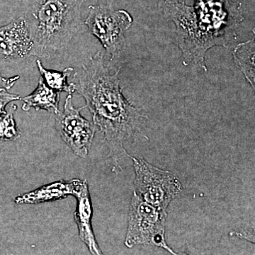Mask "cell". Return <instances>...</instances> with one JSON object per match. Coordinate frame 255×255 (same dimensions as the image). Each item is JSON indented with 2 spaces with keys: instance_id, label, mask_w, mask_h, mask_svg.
<instances>
[{
  "instance_id": "13",
  "label": "cell",
  "mask_w": 255,
  "mask_h": 255,
  "mask_svg": "<svg viewBox=\"0 0 255 255\" xmlns=\"http://www.w3.org/2000/svg\"><path fill=\"white\" fill-rule=\"evenodd\" d=\"M38 70L47 85L56 92H65L72 95L75 92L73 82H68V78L73 74L74 68L71 67L65 68L63 71L47 70L42 65L41 60H36Z\"/></svg>"
},
{
  "instance_id": "8",
  "label": "cell",
  "mask_w": 255,
  "mask_h": 255,
  "mask_svg": "<svg viewBox=\"0 0 255 255\" xmlns=\"http://www.w3.org/2000/svg\"><path fill=\"white\" fill-rule=\"evenodd\" d=\"M33 48L31 34L24 16L0 27V58L6 60L24 59Z\"/></svg>"
},
{
  "instance_id": "7",
  "label": "cell",
  "mask_w": 255,
  "mask_h": 255,
  "mask_svg": "<svg viewBox=\"0 0 255 255\" xmlns=\"http://www.w3.org/2000/svg\"><path fill=\"white\" fill-rule=\"evenodd\" d=\"M85 107L75 108L72 95H68L63 112L55 114V127L60 137L74 153L81 157L88 155L96 132L95 124L80 114Z\"/></svg>"
},
{
  "instance_id": "1",
  "label": "cell",
  "mask_w": 255,
  "mask_h": 255,
  "mask_svg": "<svg viewBox=\"0 0 255 255\" xmlns=\"http://www.w3.org/2000/svg\"><path fill=\"white\" fill-rule=\"evenodd\" d=\"M120 68L111 70L102 51L75 72L72 82L75 92L85 99L93 123L103 132L116 168L122 159H131L124 143L141 132L147 118L141 110L124 97L120 86Z\"/></svg>"
},
{
  "instance_id": "2",
  "label": "cell",
  "mask_w": 255,
  "mask_h": 255,
  "mask_svg": "<svg viewBox=\"0 0 255 255\" xmlns=\"http://www.w3.org/2000/svg\"><path fill=\"white\" fill-rule=\"evenodd\" d=\"M159 6L175 25L184 65L194 64L205 72L208 50L215 46L232 47L244 21L242 4L230 0H195L193 5L159 0Z\"/></svg>"
},
{
  "instance_id": "10",
  "label": "cell",
  "mask_w": 255,
  "mask_h": 255,
  "mask_svg": "<svg viewBox=\"0 0 255 255\" xmlns=\"http://www.w3.org/2000/svg\"><path fill=\"white\" fill-rule=\"evenodd\" d=\"M82 182L83 181L79 179H74L70 181L61 179L18 196L15 199V202L17 204L34 205L63 200L69 196L75 195L78 192Z\"/></svg>"
},
{
  "instance_id": "4",
  "label": "cell",
  "mask_w": 255,
  "mask_h": 255,
  "mask_svg": "<svg viewBox=\"0 0 255 255\" xmlns=\"http://www.w3.org/2000/svg\"><path fill=\"white\" fill-rule=\"evenodd\" d=\"M167 218V211L150 205L133 191L129 209L126 246L128 248L138 245L159 247L170 254L178 255L166 242Z\"/></svg>"
},
{
  "instance_id": "9",
  "label": "cell",
  "mask_w": 255,
  "mask_h": 255,
  "mask_svg": "<svg viewBox=\"0 0 255 255\" xmlns=\"http://www.w3.org/2000/svg\"><path fill=\"white\" fill-rule=\"evenodd\" d=\"M74 196L77 200L76 209L74 213V216L75 223L78 226L79 236L86 245L92 255H102L92 228L93 208L87 180H83L78 192Z\"/></svg>"
},
{
  "instance_id": "14",
  "label": "cell",
  "mask_w": 255,
  "mask_h": 255,
  "mask_svg": "<svg viewBox=\"0 0 255 255\" xmlns=\"http://www.w3.org/2000/svg\"><path fill=\"white\" fill-rule=\"evenodd\" d=\"M16 108V105H11L7 112L0 117V142L13 141L21 136L14 117Z\"/></svg>"
},
{
  "instance_id": "3",
  "label": "cell",
  "mask_w": 255,
  "mask_h": 255,
  "mask_svg": "<svg viewBox=\"0 0 255 255\" xmlns=\"http://www.w3.org/2000/svg\"><path fill=\"white\" fill-rule=\"evenodd\" d=\"M84 0H28L24 18L31 55L48 58L65 49L81 28Z\"/></svg>"
},
{
  "instance_id": "12",
  "label": "cell",
  "mask_w": 255,
  "mask_h": 255,
  "mask_svg": "<svg viewBox=\"0 0 255 255\" xmlns=\"http://www.w3.org/2000/svg\"><path fill=\"white\" fill-rule=\"evenodd\" d=\"M233 57L238 68L255 89V37L237 45L233 50Z\"/></svg>"
},
{
  "instance_id": "5",
  "label": "cell",
  "mask_w": 255,
  "mask_h": 255,
  "mask_svg": "<svg viewBox=\"0 0 255 255\" xmlns=\"http://www.w3.org/2000/svg\"><path fill=\"white\" fill-rule=\"evenodd\" d=\"M135 178V191L142 200L162 211L182 191L177 176L152 165L142 158L131 157Z\"/></svg>"
},
{
  "instance_id": "11",
  "label": "cell",
  "mask_w": 255,
  "mask_h": 255,
  "mask_svg": "<svg viewBox=\"0 0 255 255\" xmlns=\"http://www.w3.org/2000/svg\"><path fill=\"white\" fill-rule=\"evenodd\" d=\"M60 92L50 88L41 77L36 90L21 99L23 102L22 110L28 112L33 108L36 111L45 110L56 114L60 112Z\"/></svg>"
},
{
  "instance_id": "16",
  "label": "cell",
  "mask_w": 255,
  "mask_h": 255,
  "mask_svg": "<svg viewBox=\"0 0 255 255\" xmlns=\"http://www.w3.org/2000/svg\"><path fill=\"white\" fill-rule=\"evenodd\" d=\"M19 78L20 77L17 76V75L11 77V78H4V77L0 75V88L2 87V88H5L6 90H10L16 84L18 80H19Z\"/></svg>"
},
{
  "instance_id": "15",
  "label": "cell",
  "mask_w": 255,
  "mask_h": 255,
  "mask_svg": "<svg viewBox=\"0 0 255 255\" xmlns=\"http://www.w3.org/2000/svg\"><path fill=\"white\" fill-rule=\"evenodd\" d=\"M6 89L0 88V117L6 113V106L10 102L21 100V96L9 93Z\"/></svg>"
},
{
  "instance_id": "6",
  "label": "cell",
  "mask_w": 255,
  "mask_h": 255,
  "mask_svg": "<svg viewBox=\"0 0 255 255\" xmlns=\"http://www.w3.org/2000/svg\"><path fill=\"white\" fill-rule=\"evenodd\" d=\"M132 18L126 10H114L111 5L89 7L85 25L102 43L114 61L119 58L125 45V33L132 26Z\"/></svg>"
}]
</instances>
